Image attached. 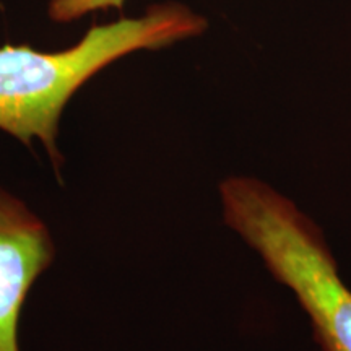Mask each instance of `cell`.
<instances>
[{"instance_id":"cell-2","label":"cell","mask_w":351,"mask_h":351,"mask_svg":"<svg viewBox=\"0 0 351 351\" xmlns=\"http://www.w3.org/2000/svg\"><path fill=\"white\" fill-rule=\"evenodd\" d=\"M219 191L226 223L291 288L324 350L351 351V289L314 223L257 179L231 178Z\"/></svg>"},{"instance_id":"cell-4","label":"cell","mask_w":351,"mask_h":351,"mask_svg":"<svg viewBox=\"0 0 351 351\" xmlns=\"http://www.w3.org/2000/svg\"><path fill=\"white\" fill-rule=\"evenodd\" d=\"M125 0H51L49 16L57 23H69L98 10H122Z\"/></svg>"},{"instance_id":"cell-3","label":"cell","mask_w":351,"mask_h":351,"mask_svg":"<svg viewBox=\"0 0 351 351\" xmlns=\"http://www.w3.org/2000/svg\"><path fill=\"white\" fill-rule=\"evenodd\" d=\"M52 257L54 245L41 219L0 191V351H20L21 307Z\"/></svg>"},{"instance_id":"cell-1","label":"cell","mask_w":351,"mask_h":351,"mask_svg":"<svg viewBox=\"0 0 351 351\" xmlns=\"http://www.w3.org/2000/svg\"><path fill=\"white\" fill-rule=\"evenodd\" d=\"M207 21L181 3H158L138 19L95 25L78 44L46 52L29 46L0 47V129L32 145L41 140L56 171L60 114L82 85L114 60L140 49H160L199 36Z\"/></svg>"}]
</instances>
